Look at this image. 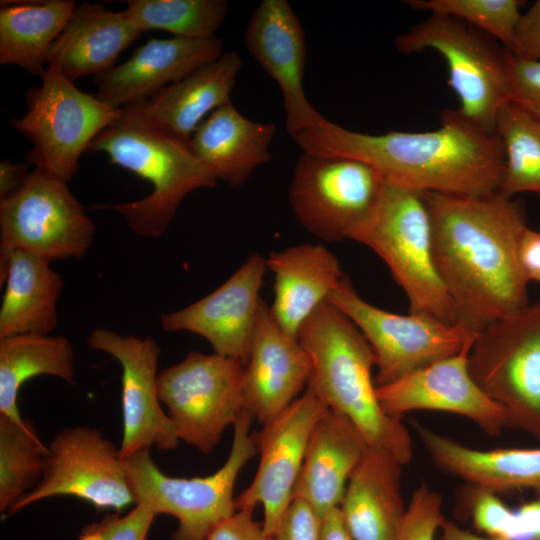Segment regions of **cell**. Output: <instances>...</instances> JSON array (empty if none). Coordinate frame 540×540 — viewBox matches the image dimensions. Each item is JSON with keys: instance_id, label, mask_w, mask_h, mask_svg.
<instances>
[{"instance_id": "14", "label": "cell", "mask_w": 540, "mask_h": 540, "mask_svg": "<svg viewBox=\"0 0 540 540\" xmlns=\"http://www.w3.org/2000/svg\"><path fill=\"white\" fill-rule=\"evenodd\" d=\"M56 496H72L97 508L118 511L135 505L119 447L96 428L73 426L60 430L48 445L40 482L8 514Z\"/></svg>"}, {"instance_id": "44", "label": "cell", "mask_w": 540, "mask_h": 540, "mask_svg": "<svg viewBox=\"0 0 540 540\" xmlns=\"http://www.w3.org/2000/svg\"><path fill=\"white\" fill-rule=\"evenodd\" d=\"M30 172L27 164L12 163L8 160L0 162V200L13 195L25 183Z\"/></svg>"}, {"instance_id": "36", "label": "cell", "mask_w": 540, "mask_h": 540, "mask_svg": "<svg viewBox=\"0 0 540 540\" xmlns=\"http://www.w3.org/2000/svg\"><path fill=\"white\" fill-rule=\"evenodd\" d=\"M445 520L442 496L422 483L413 492L397 540H435Z\"/></svg>"}, {"instance_id": "41", "label": "cell", "mask_w": 540, "mask_h": 540, "mask_svg": "<svg viewBox=\"0 0 540 540\" xmlns=\"http://www.w3.org/2000/svg\"><path fill=\"white\" fill-rule=\"evenodd\" d=\"M510 51L519 58L540 60V0L522 14Z\"/></svg>"}, {"instance_id": "19", "label": "cell", "mask_w": 540, "mask_h": 540, "mask_svg": "<svg viewBox=\"0 0 540 540\" xmlns=\"http://www.w3.org/2000/svg\"><path fill=\"white\" fill-rule=\"evenodd\" d=\"M250 54L279 85L291 136L322 121L303 88L306 60L305 32L286 0H263L253 11L245 30Z\"/></svg>"}, {"instance_id": "1", "label": "cell", "mask_w": 540, "mask_h": 540, "mask_svg": "<svg viewBox=\"0 0 540 540\" xmlns=\"http://www.w3.org/2000/svg\"><path fill=\"white\" fill-rule=\"evenodd\" d=\"M437 271L458 324L479 333L528 304L519 248L527 219L523 204L496 192H424Z\"/></svg>"}, {"instance_id": "5", "label": "cell", "mask_w": 540, "mask_h": 540, "mask_svg": "<svg viewBox=\"0 0 540 540\" xmlns=\"http://www.w3.org/2000/svg\"><path fill=\"white\" fill-rule=\"evenodd\" d=\"M350 239L371 248L384 260L405 292L411 314L458 324L453 302L435 265L424 192L385 180L375 208Z\"/></svg>"}, {"instance_id": "46", "label": "cell", "mask_w": 540, "mask_h": 540, "mask_svg": "<svg viewBox=\"0 0 540 540\" xmlns=\"http://www.w3.org/2000/svg\"><path fill=\"white\" fill-rule=\"evenodd\" d=\"M439 540H498L489 537H483L471 533L450 520H445L441 529Z\"/></svg>"}, {"instance_id": "8", "label": "cell", "mask_w": 540, "mask_h": 540, "mask_svg": "<svg viewBox=\"0 0 540 540\" xmlns=\"http://www.w3.org/2000/svg\"><path fill=\"white\" fill-rule=\"evenodd\" d=\"M40 79V86L26 92V113L10 125L33 144L26 160L68 183L81 154L122 109L81 91L54 66L48 65Z\"/></svg>"}, {"instance_id": "31", "label": "cell", "mask_w": 540, "mask_h": 540, "mask_svg": "<svg viewBox=\"0 0 540 540\" xmlns=\"http://www.w3.org/2000/svg\"><path fill=\"white\" fill-rule=\"evenodd\" d=\"M41 375L74 384L75 353L67 338L17 335L0 339V415L22 421L17 405L20 388Z\"/></svg>"}, {"instance_id": "4", "label": "cell", "mask_w": 540, "mask_h": 540, "mask_svg": "<svg viewBox=\"0 0 540 540\" xmlns=\"http://www.w3.org/2000/svg\"><path fill=\"white\" fill-rule=\"evenodd\" d=\"M87 152H103L111 164L152 184V192L140 200L97 206L116 210L141 237L161 236L189 193L217 184L190 143L164 134L124 109L92 140Z\"/></svg>"}, {"instance_id": "18", "label": "cell", "mask_w": 540, "mask_h": 540, "mask_svg": "<svg viewBox=\"0 0 540 540\" xmlns=\"http://www.w3.org/2000/svg\"><path fill=\"white\" fill-rule=\"evenodd\" d=\"M266 259L252 254L224 283L196 302L161 315L162 328L205 338L214 353L247 363L261 298Z\"/></svg>"}, {"instance_id": "34", "label": "cell", "mask_w": 540, "mask_h": 540, "mask_svg": "<svg viewBox=\"0 0 540 540\" xmlns=\"http://www.w3.org/2000/svg\"><path fill=\"white\" fill-rule=\"evenodd\" d=\"M224 0H129L125 14L141 33L164 30L175 37L207 39L223 22Z\"/></svg>"}, {"instance_id": "37", "label": "cell", "mask_w": 540, "mask_h": 540, "mask_svg": "<svg viewBox=\"0 0 540 540\" xmlns=\"http://www.w3.org/2000/svg\"><path fill=\"white\" fill-rule=\"evenodd\" d=\"M156 513L145 504H136L127 514H107L84 526L77 540H146Z\"/></svg>"}, {"instance_id": "15", "label": "cell", "mask_w": 540, "mask_h": 540, "mask_svg": "<svg viewBox=\"0 0 540 540\" xmlns=\"http://www.w3.org/2000/svg\"><path fill=\"white\" fill-rule=\"evenodd\" d=\"M328 407L310 390L259 432H253L260 461L246 490L235 499L236 510L262 505L264 531L276 533L293 500L312 431Z\"/></svg>"}, {"instance_id": "2", "label": "cell", "mask_w": 540, "mask_h": 540, "mask_svg": "<svg viewBox=\"0 0 540 540\" xmlns=\"http://www.w3.org/2000/svg\"><path fill=\"white\" fill-rule=\"evenodd\" d=\"M302 152L362 161L383 178L421 192L489 195L498 192L505 171L502 142L447 109L433 131L368 134L324 118L292 136Z\"/></svg>"}, {"instance_id": "13", "label": "cell", "mask_w": 540, "mask_h": 540, "mask_svg": "<svg viewBox=\"0 0 540 540\" xmlns=\"http://www.w3.org/2000/svg\"><path fill=\"white\" fill-rule=\"evenodd\" d=\"M385 179L370 165L351 158L302 152L289 187L298 222L326 241L350 239L375 208Z\"/></svg>"}, {"instance_id": "26", "label": "cell", "mask_w": 540, "mask_h": 540, "mask_svg": "<svg viewBox=\"0 0 540 540\" xmlns=\"http://www.w3.org/2000/svg\"><path fill=\"white\" fill-rule=\"evenodd\" d=\"M434 464L468 485L494 493L531 490L540 497V448L478 450L414 421Z\"/></svg>"}, {"instance_id": "43", "label": "cell", "mask_w": 540, "mask_h": 540, "mask_svg": "<svg viewBox=\"0 0 540 540\" xmlns=\"http://www.w3.org/2000/svg\"><path fill=\"white\" fill-rule=\"evenodd\" d=\"M515 540H540V497L515 509Z\"/></svg>"}, {"instance_id": "35", "label": "cell", "mask_w": 540, "mask_h": 540, "mask_svg": "<svg viewBox=\"0 0 540 540\" xmlns=\"http://www.w3.org/2000/svg\"><path fill=\"white\" fill-rule=\"evenodd\" d=\"M414 10L459 19L493 37L510 50L522 17L519 0H408Z\"/></svg>"}, {"instance_id": "23", "label": "cell", "mask_w": 540, "mask_h": 540, "mask_svg": "<svg viewBox=\"0 0 540 540\" xmlns=\"http://www.w3.org/2000/svg\"><path fill=\"white\" fill-rule=\"evenodd\" d=\"M368 449L356 426L328 408L310 436L293 499L305 501L322 519L340 506L346 481Z\"/></svg>"}, {"instance_id": "45", "label": "cell", "mask_w": 540, "mask_h": 540, "mask_svg": "<svg viewBox=\"0 0 540 540\" xmlns=\"http://www.w3.org/2000/svg\"><path fill=\"white\" fill-rule=\"evenodd\" d=\"M319 540H353L339 507L326 514L320 523Z\"/></svg>"}, {"instance_id": "38", "label": "cell", "mask_w": 540, "mask_h": 540, "mask_svg": "<svg viewBox=\"0 0 540 540\" xmlns=\"http://www.w3.org/2000/svg\"><path fill=\"white\" fill-rule=\"evenodd\" d=\"M509 102L540 120V60L519 58L506 49Z\"/></svg>"}, {"instance_id": "25", "label": "cell", "mask_w": 540, "mask_h": 540, "mask_svg": "<svg viewBox=\"0 0 540 540\" xmlns=\"http://www.w3.org/2000/svg\"><path fill=\"white\" fill-rule=\"evenodd\" d=\"M140 35L124 11L83 2L75 6L52 44L48 65L72 82L88 75L96 78L111 70L119 54Z\"/></svg>"}, {"instance_id": "27", "label": "cell", "mask_w": 540, "mask_h": 540, "mask_svg": "<svg viewBox=\"0 0 540 540\" xmlns=\"http://www.w3.org/2000/svg\"><path fill=\"white\" fill-rule=\"evenodd\" d=\"M275 134L274 122L249 120L228 101L198 126L190 146L217 181L237 188L257 167L271 160L270 146Z\"/></svg>"}, {"instance_id": "11", "label": "cell", "mask_w": 540, "mask_h": 540, "mask_svg": "<svg viewBox=\"0 0 540 540\" xmlns=\"http://www.w3.org/2000/svg\"><path fill=\"white\" fill-rule=\"evenodd\" d=\"M244 364L217 353L189 352L157 376L158 396L179 441L209 455L244 411Z\"/></svg>"}, {"instance_id": "7", "label": "cell", "mask_w": 540, "mask_h": 540, "mask_svg": "<svg viewBox=\"0 0 540 540\" xmlns=\"http://www.w3.org/2000/svg\"><path fill=\"white\" fill-rule=\"evenodd\" d=\"M395 46L404 54L438 52L448 68V85L459 98L458 112L477 127L495 132L497 117L509 102L504 46L480 29L440 14H430L398 35Z\"/></svg>"}, {"instance_id": "22", "label": "cell", "mask_w": 540, "mask_h": 540, "mask_svg": "<svg viewBox=\"0 0 540 540\" xmlns=\"http://www.w3.org/2000/svg\"><path fill=\"white\" fill-rule=\"evenodd\" d=\"M241 68L240 55L225 52L151 97L121 109L164 134L190 143L207 115L230 101Z\"/></svg>"}, {"instance_id": "10", "label": "cell", "mask_w": 540, "mask_h": 540, "mask_svg": "<svg viewBox=\"0 0 540 540\" xmlns=\"http://www.w3.org/2000/svg\"><path fill=\"white\" fill-rule=\"evenodd\" d=\"M95 225L67 182L39 169L13 195L0 200V285L13 252L48 261L81 258L93 244Z\"/></svg>"}, {"instance_id": "39", "label": "cell", "mask_w": 540, "mask_h": 540, "mask_svg": "<svg viewBox=\"0 0 540 540\" xmlns=\"http://www.w3.org/2000/svg\"><path fill=\"white\" fill-rule=\"evenodd\" d=\"M321 519L303 500L293 499L274 534L276 540H319Z\"/></svg>"}, {"instance_id": "29", "label": "cell", "mask_w": 540, "mask_h": 540, "mask_svg": "<svg viewBox=\"0 0 540 540\" xmlns=\"http://www.w3.org/2000/svg\"><path fill=\"white\" fill-rule=\"evenodd\" d=\"M0 339L49 335L58 325L57 303L63 278L50 261L24 251L12 253L4 278Z\"/></svg>"}, {"instance_id": "30", "label": "cell", "mask_w": 540, "mask_h": 540, "mask_svg": "<svg viewBox=\"0 0 540 540\" xmlns=\"http://www.w3.org/2000/svg\"><path fill=\"white\" fill-rule=\"evenodd\" d=\"M75 6L72 0L1 1L0 64L41 78L51 46Z\"/></svg>"}, {"instance_id": "28", "label": "cell", "mask_w": 540, "mask_h": 540, "mask_svg": "<svg viewBox=\"0 0 540 540\" xmlns=\"http://www.w3.org/2000/svg\"><path fill=\"white\" fill-rule=\"evenodd\" d=\"M402 465L369 448L353 472L339 506L353 540H397L406 513L401 493Z\"/></svg>"}, {"instance_id": "24", "label": "cell", "mask_w": 540, "mask_h": 540, "mask_svg": "<svg viewBox=\"0 0 540 540\" xmlns=\"http://www.w3.org/2000/svg\"><path fill=\"white\" fill-rule=\"evenodd\" d=\"M266 267L274 277L270 311L281 328L295 338L345 276L337 257L322 244H299L271 252Z\"/></svg>"}, {"instance_id": "40", "label": "cell", "mask_w": 540, "mask_h": 540, "mask_svg": "<svg viewBox=\"0 0 540 540\" xmlns=\"http://www.w3.org/2000/svg\"><path fill=\"white\" fill-rule=\"evenodd\" d=\"M254 509L242 508L212 528L205 540H276L262 523L253 519Z\"/></svg>"}, {"instance_id": "33", "label": "cell", "mask_w": 540, "mask_h": 540, "mask_svg": "<svg viewBox=\"0 0 540 540\" xmlns=\"http://www.w3.org/2000/svg\"><path fill=\"white\" fill-rule=\"evenodd\" d=\"M505 154V171L498 193L513 198L524 192L540 196V120L508 102L495 126Z\"/></svg>"}, {"instance_id": "20", "label": "cell", "mask_w": 540, "mask_h": 540, "mask_svg": "<svg viewBox=\"0 0 540 540\" xmlns=\"http://www.w3.org/2000/svg\"><path fill=\"white\" fill-rule=\"evenodd\" d=\"M310 374L308 353L281 328L262 299L244 366V409L262 426L270 423L299 397Z\"/></svg>"}, {"instance_id": "16", "label": "cell", "mask_w": 540, "mask_h": 540, "mask_svg": "<svg viewBox=\"0 0 540 540\" xmlns=\"http://www.w3.org/2000/svg\"><path fill=\"white\" fill-rule=\"evenodd\" d=\"M88 346L114 357L122 368L123 435L119 446L123 459L156 447L173 450L179 439L163 411L157 390L160 347L150 336L122 335L107 328L94 329Z\"/></svg>"}, {"instance_id": "32", "label": "cell", "mask_w": 540, "mask_h": 540, "mask_svg": "<svg viewBox=\"0 0 540 540\" xmlns=\"http://www.w3.org/2000/svg\"><path fill=\"white\" fill-rule=\"evenodd\" d=\"M48 446L37 434L29 419L14 421L0 415V514L5 516L13 505L40 482Z\"/></svg>"}, {"instance_id": "3", "label": "cell", "mask_w": 540, "mask_h": 540, "mask_svg": "<svg viewBox=\"0 0 540 540\" xmlns=\"http://www.w3.org/2000/svg\"><path fill=\"white\" fill-rule=\"evenodd\" d=\"M298 340L311 360L307 389L347 417L369 448L389 454L402 466L408 464L410 433L401 418L381 407L372 378L375 356L354 323L325 301L303 323Z\"/></svg>"}, {"instance_id": "6", "label": "cell", "mask_w": 540, "mask_h": 540, "mask_svg": "<svg viewBox=\"0 0 540 540\" xmlns=\"http://www.w3.org/2000/svg\"><path fill=\"white\" fill-rule=\"evenodd\" d=\"M253 416L242 411L233 425V443L224 465L206 477L176 478L164 474L149 451L124 459L136 504H145L156 515L175 517L178 527L172 540H205L214 526L236 512L233 496L242 468L258 453Z\"/></svg>"}, {"instance_id": "9", "label": "cell", "mask_w": 540, "mask_h": 540, "mask_svg": "<svg viewBox=\"0 0 540 540\" xmlns=\"http://www.w3.org/2000/svg\"><path fill=\"white\" fill-rule=\"evenodd\" d=\"M468 367L509 425L540 440V302L480 331Z\"/></svg>"}, {"instance_id": "21", "label": "cell", "mask_w": 540, "mask_h": 540, "mask_svg": "<svg viewBox=\"0 0 540 540\" xmlns=\"http://www.w3.org/2000/svg\"><path fill=\"white\" fill-rule=\"evenodd\" d=\"M223 53L222 40L215 36L151 38L124 63L95 78L98 87L95 96L121 109L182 80Z\"/></svg>"}, {"instance_id": "42", "label": "cell", "mask_w": 540, "mask_h": 540, "mask_svg": "<svg viewBox=\"0 0 540 540\" xmlns=\"http://www.w3.org/2000/svg\"><path fill=\"white\" fill-rule=\"evenodd\" d=\"M519 256L527 280L540 283L539 232L526 228L521 238Z\"/></svg>"}, {"instance_id": "12", "label": "cell", "mask_w": 540, "mask_h": 540, "mask_svg": "<svg viewBox=\"0 0 540 540\" xmlns=\"http://www.w3.org/2000/svg\"><path fill=\"white\" fill-rule=\"evenodd\" d=\"M327 301L348 317L369 343L377 368L376 386L457 354L478 334L461 324H447L427 315L380 309L361 298L347 276Z\"/></svg>"}, {"instance_id": "17", "label": "cell", "mask_w": 540, "mask_h": 540, "mask_svg": "<svg viewBox=\"0 0 540 540\" xmlns=\"http://www.w3.org/2000/svg\"><path fill=\"white\" fill-rule=\"evenodd\" d=\"M476 337L455 355L414 370L392 383L376 386L383 410L397 418L414 410L450 412L470 419L488 435L500 434L510 426L507 414L479 387L468 367Z\"/></svg>"}]
</instances>
